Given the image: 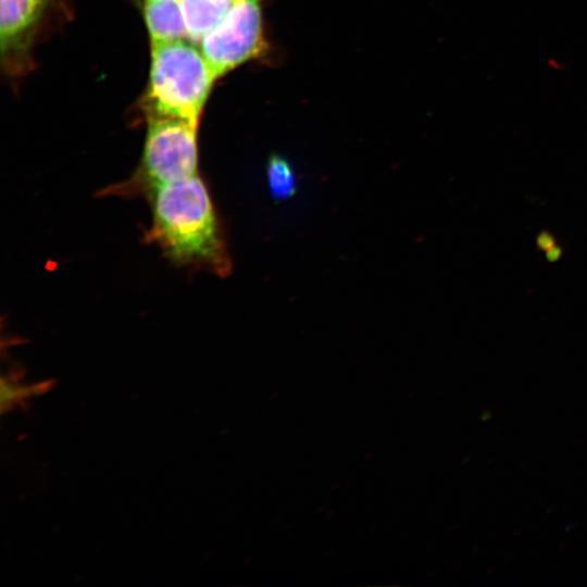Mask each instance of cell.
Returning a JSON list of instances; mask_svg holds the SVG:
<instances>
[{"instance_id":"cell-1","label":"cell","mask_w":587,"mask_h":587,"mask_svg":"<svg viewBox=\"0 0 587 587\" xmlns=\"http://www.w3.org/2000/svg\"><path fill=\"white\" fill-rule=\"evenodd\" d=\"M151 225L146 240L172 263L225 277L232 259L211 193L199 174L163 185L147 196Z\"/></svg>"},{"instance_id":"cell-2","label":"cell","mask_w":587,"mask_h":587,"mask_svg":"<svg viewBox=\"0 0 587 587\" xmlns=\"http://www.w3.org/2000/svg\"><path fill=\"white\" fill-rule=\"evenodd\" d=\"M216 78L198 43L189 39L151 42L143 98L147 117L180 118L198 127Z\"/></svg>"},{"instance_id":"cell-3","label":"cell","mask_w":587,"mask_h":587,"mask_svg":"<svg viewBox=\"0 0 587 587\" xmlns=\"http://www.w3.org/2000/svg\"><path fill=\"white\" fill-rule=\"evenodd\" d=\"M140 162L126 180L104 195L148 196L157 188L198 173V127L180 118L147 117Z\"/></svg>"},{"instance_id":"cell-4","label":"cell","mask_w":587,"mask_h":587,"mask_svg":"<svg viewBox=\"0 0 587 587\" xmlns=\"http://www.w3.org/2000/svg\"><path fill=\"white\" fill-rule=\"evenodd\" d=\"M217 78L267 50L261 0H232L222 20L199 41Z\"/></svg>"},{"instance_id":"cell-5","label":"cell","mask_w":587,"mask_h":587,"mask_svg":"<svg viewBox=\"0 0 587 587\" xmlns=\"http://www.w3.org/2000/svg\"><path fill=\"white\" fill-rule=\"evenodd\" d=\"M53 0H0L1 65L13 76L32 66L35 38Z\"/></svg>"},{"instance_id":"cell-6","label":"cell","mask_w":587,"mask_h":587,"mask_svg":"<svg viewBox=\"0 0 587 587\" xmlns=\"http://www.w3.org/2000/svg\"><path fill=\"white\" fill-rule=\"evenodd\" d=\"M150 41L188 39L180 0H143Z\"/></svg>"},{"instance_id":"cell-7","label":"cell","mask_w":587,"mask_h":587,"mask_svg":"<svg viewBox=\"0 0 587 587\" xmlns=\"http://www.w3.org/2000/svg\"><path fill=\"white\" fill-rule=\"evenodd\" d=\"M189 40L199 43L224 16L232 0H180Z\"/></svg>"},{"instance_id":"cell-8","label":"cell","mask_w":587,"mask_h":587,"mask_svg":"<svg viewBox=\"0 0 587 587\" xmlns=\"http://www.w3.org/2000/svg\"><path fill=\"white\" fill-rule=\"evenodd\" d=\"M267 185L271 196L278 201L291 198L297 191V177L290 163L274 154L266 166Z\"/></svg>"},{"instance_id":"cell-9","label":"cell","mask_w":587,"mask_h":587,"mask_svg":"<svg viewBox=\"0 0 587 587\" xmlns=\"http://www.w3.org/2000/svg\"><path fill=\"white\" fill-rule=\"evenodd\" d=\"M43 385H22L11 377H2L1 379V411L11 409L16 403L36 394L38 389H42Z\"/></svg>"},{"instance_id":"cell-10","label":"cell","mask_w":587,"mask_h":587,"mask_svg":"<svg viewBox=\"0 0 587 587\" xmlns=\"http://www.w3.org/2000/svg\"><path fill=\"white\" fill-rule=\"evenodd\" d=\"M536 245L540 250L546 252L550 250L552 247H554L557 245V241H555L554 236L550 232L542 230L537 236Z\"/></svg>"},{"instance_id":"cell-11","label":"cell","mask_w":587,"mask_h":587,"mask_svg":"<svg viewBox=\"0 0 587 587\" xmlns=\"http://www.w3.org/2000/svg\"><path fill=\"white\" fill-rule=\"evenodd\" d=\"M562 248L555 245L550 250L546 251V257L549 262H557L562 257Z\"/></svg>"},{"instance_id":"cell-12","label":"cell","mask_w":587,"mask_h":587,"mask_svg":"<svg viewBox=\"0 0 587 587\" xmlns=\"http://www.w3.org/2000/svg\"><path fill=\"white\" fill-rule=\"evenodd\" d=\"M548 65L553 68L554 71H564L565 70V63L560 61L559 59L550 58L548 60Z\"/></svg>"}]
</instances>
